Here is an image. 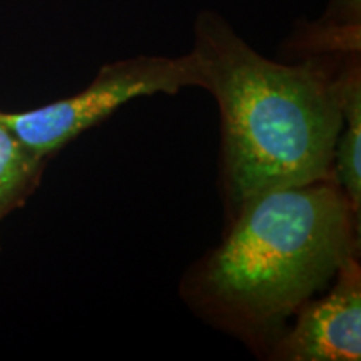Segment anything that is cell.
<instances>
[{"label": "cell", "instance_id": "cell-1", "mask_svg": "<svg viewBox=\"0 0 361 361\" xmlns=\"http://www.w3.org/2000/svg\"><path fill=\"white\" fill-rule=\"evenodd\" d=\"M361 214L333 179L252 196L179 295L207 324L268 358L296 311L360 256Z\"/></svg>", "mask_w": 361, "mask_h": 361}, {"label": "cell", "instance_id": "cell-2", "mask_svg": "<svg viewBox=\"0 0 361 361\" xmlns=\"http://www.w3.org/2000/svg\"><path fill=\"white\" fill-rule=\"evenodd\" d=\"M202 85L219 109V188L226 219L271 189L333 179L343 128L340 74L350 52L310 54L296 64L261 56L214 12L194 24Z\"/></svg>", "mask_w": 361, "mask_h": 361}, {"label": "cell", "instance_id": "cell-3", "mask_svg": "<svg viewBox=\"0 0 361 361\" xmlns=\"http://www.w3.org/2000/svg\"><path fill=\"white\" fill-rule=\"evenodd\" d=\"M201 85L192 52L180 57L137 56L102 66L92 82L74 96L32 111L2 112V119L27 147L49 159L134 99Z\"/></svg>", "mask_w": 361, "mask_h": 361}, {"label": "cell", "instance_id": "cell-4", "mask_svg": "<svg viewBox=\"0 0 361 361\" xmlns=\"http://www.w3.org/2000/svg\"><path fill=\"white\" fill-rule=\"evenodd\" d=\"M284 329L268 358L278 361H358L361 358L360 256L338 269L329 291L311 298Z\"/></svg>", "mask_w": 361, "mask_h": 361}, {"label": "cell", "instance_id": "cell-5", "mask_svg": "<svg viewBox=\"0 0 361 361\" xmlns=\"http://www.w3.org/2000/svg\"><path fill=\"white\" fill-rule=\"evenodd\" d=\"M343 128L333 156V180L361 214V69L360 52L346 59L340 74Z\"/></svg>", "mask_w": 361, "mask_h": 361}, {"label": "cell", "instance_id": "cell-6", "mask_svg": "<svg viewBox=\"0 0 361 361\" xmlns=\"http://www.w3.org/2000/svg\"><path fill=\"white\" fill-rule=\"evenodd\" d=\"M47 161L13 134L0 111V221L20 209L37 191Z\"/></svg>", "mask_w": 361, "mask_h": 361}]
</instances>
